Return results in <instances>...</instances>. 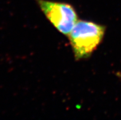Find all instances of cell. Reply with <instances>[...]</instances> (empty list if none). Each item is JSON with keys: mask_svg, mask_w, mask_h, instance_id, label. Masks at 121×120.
I'll use <instances>...</instances> for the list:
<instances>
[{"mask_svg": "<svg viewBox=\"0 0 121 120\" xmlns=\"http://www.w3.org/2000/svg\"><path fill=\"white\" fill-rule=\"evenodd\" d=\"M103 25L87 20H78L68 38L76 60L91 56L101 44L105 34Z\"/></svg>", "mask_w": 121, "mask_h": 120, "instance_id": "cell-1", "label": "cell"}, {"mask_svg": "<svg viewBox=\"0 0 121 120\" xmlns=\"http://www.w3.org/2000/svg\"><path fill=\"white\" fill-rule=\"evenodd\" d=\"M43 14L60 33L68 36L78 21V15L72 5L50 0H36Z\"/></svg>", "mask_w": 121, "mask_h": 120, "instance_id": "cell-2", "label": "cell"}]
</instances>
